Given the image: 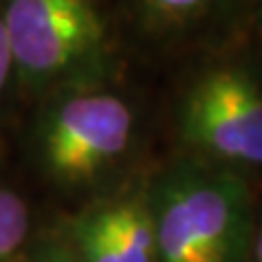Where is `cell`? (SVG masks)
I'll list each match as a JSON object with an SVG mask.
<instances>
[{
	"instance_id": "277c9868",
	"label": "cell",
	"mask_w": 262,
	"mask_h": 262,
	"mask_svg": "<svg viewBox=\"0 0 262 262\" xmlns=\"http://www.w3.org/2000/svg\"><path fill=\"white\" fill-rule=\"evenodd\" d=\"M138 140V112L114 83L61 90L42 98L33 149L55 188L98 190L127 162Z\"/></svg>"
},
{
	"instance_id": "8992f818",
	"label": "cell",
	"mask_w": 262,
	"mask_h": 262,
	"mask_svg": "<svg viewBox=\"0 0 262 262\" xmlns=\"http://www.w3.org/2000/svg\"><path fill=\"white\" fill-rule=\"evenodd\" d=\"M253 0H125L136 33L164 51L234 42Z\"/></svg>"
},
{
	"instance_id": "8fae6325",
	"label": "cell",
	"mask_w": 262,
	"mask_h": 262,
	"mask_svg": "<svg viewBox=\"0 0 262 262\" xmlns=\"http://www.w3.org/2000/svg\"><path fill=\"white\" fill-rule=\"evenodd\" d=\"M251 262H262V212H258V216H256V227H253Z\"/></svg>"
},
{
	"instance_id": "5b68a950",
	"label": "cell",
	"mask_w": 262,
	"mask_h": 262,
	"mask_svg": "<svg viewBox=\"0 0 262 262\" xmlns=\"http://www.w3.org/2000/svg\"><path fill=\"white\" fill-rule=\"evenodd\" d=\"M68 241L81 262H155L144 179L96 196L72 219Z\"/></svg>"
},
{
	"instance_id": "6da1fadb",
	"label": "cell",
	"mask_w": 262,
	"mask_h": 262,
	"mask_svg": "<svg viewBox=\"0 0 262 262\" xmlns=\"http://www.w3.org/2000/svg\"><path fill=\"white\" fill-rule=\"evenodd\" d=\"M155 262H251L249 177L179 153L144 177Z\"/></svg>"
},
{
	"instance_id": "3957f363",
	"label": "cell",
	"mask_w": 262,
	"mask_h": 262,
	"mask_svg": "<svg viewBox=\"0 0 262 262\" xmlns=\"http://www.w3.org/2000/svg\"><path fill=\"white\" fill-rule=\"evenodd\" d=\"M0 13L27 94L114 83L118 42L98 0H0Z\"/></svg>"
},
{
	"instance_id": "7a4b0ae2",
	"label": "cell",
	"mask_w": 262,
	"mask_h": 262,
	"mask_svg": "<svg viewBox=\"0 0 262 262\" xmlns=\"http://www.w3.org/2000/svg\"><path fill=\"white\" fill-rule=\"evenodd\" d=\"M173 125L182 153L247 177L262 170V57L210 48L179 81Z\"/></svg>"
},
{
	"instance_id": "9c48e42d",
	"label": "cell",
	"mask_w": 262,
	"mask_h": 262,
	"mask_svg": "<svg viewBox=\"0 0 262 262\" xmlns=\"http://www.w3.org/2000/svg\"><path fill=\"white\" fill-rule=\"evenodd\" d=\"M236 39H243L251 51H256L262 57V0H253L251 3L249 13L245 18V24Z\"/></svg>"
},
{
	"instance_id": "52a82bcc",
	"label": "cell",
	"mask_w": 262,
	"mask_h": 262,
	"mask_svg": "<svg viewBox=\"0 0 262 262\" xmlns=\"http://www.w3.org/2000/svg\"><path fill=\"white\" fill-rule=\"evenodd\" d=\"M29 206L11 188L0 184V262H7L29 236Z\"/></svg>"
},
{
	"instance_id": "ba28073f",
	"label": "cell",
	"mask_w": 262,
	"mask_h": 262,
	"mask_svg": "<svg viewBox=\"0 0 262 262\" xmlns=\"http://www.w3.org/2000/svg\"><path fill=\"white\" fill-rule=\"evenodd\" d=\"M11 85H18V75H15V61H13L9 35H7L3 13H0V101L7 96Z\"/></svg>"
},
{
	"instance_id": "30bf717a",
	"label": "cell",
	"mask_w": 262,
	"mask_h": 262,
	"mask_svg": "<svg viewBox=\"0 0 262 262\" xmlns=\"http://www.w3.org/2000/svg\"><path fill=\"white\" fill-rule=\"evenodd\" d=\"M31 262H81L79 256L72 249L70 241H63V238H57L42 245L35 256H33Z\"/></svg>"
}]
</instances>
